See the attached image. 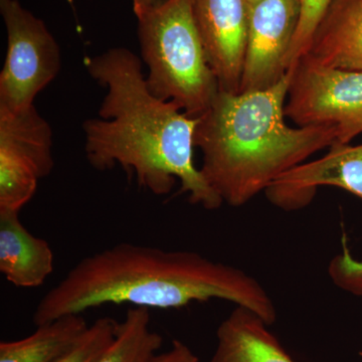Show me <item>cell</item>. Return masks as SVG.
<instances>
[{"mask_svg":"<svg viewBox=\"0 0 362 362\" xmlns=\"http://www.w3.org/2000/svg\"><path fill=\"white\" fill-rule=\"evenodd\" d=\"M93 80L106 94L96 118L86 120L85 153L100 171L119 166L151 194H181L209 211L223 202L194 161L197 118L150 92L141 59L127 47H113L86 59Z\"/></svg>","mask_w":362,"mask_h":362,"instance_id":"1","label":"cell"},{"mask_svg":"<svg viewBox=\"0 0 362 362\" xmlns=\"http://www.w3.org/2000/svg\"><path fill=\"white\" fill-rule=\"evenodd\" d=\"M211 299L245 307L269 326L277 318L265 288L239 268L197 252L120 243L81 259L42 298L33 320L42 325L105 305L177 309Z\"/></svg>","mask_w":362,"mask_h":362,"instance_id":"2","label":"cell"},{"mask_svg":"<svg viewBox=\"0 0 362 362\" xmlns=\"http://www.w3.org/2000/svg\"><path fill=\"white\" fill-rule=\"evenodd\" d=\"M292 70L266 90H221L197 118L194 147L204 180L223 204L242 206L281 175L337 142L330 127H291L285 106Z\"/></svg>","mask_w":362,"mask_h":362,"instance_id":"3","label":"cell"},{"mask_svg":"<svg viewBox=\"0 0 362 362\" xmlns=\"http://www.w3.org/2000/svg\"><path fill=\"white\" fill-rule=\"evenodd\" d=\"M150 92L199 118L220 92L195 23L194 0H166L138 18Z\"/></svg>","mask_w":362,"mask_h":362,"instance_id":"4","label":"cell"},{"mask_svg":"<svg viewBox=\"0 0 362 362\" xmlns=\"http://www.w3.org/2000/svg\"><path fill=\"white\" fill-rule=\"evenodd\" d=\"M7 51L0 73V112L16 113L35 106L62 68L61 47L44 21L18 0H0Z\"/></svg>","mask_w":362,"mask_h":362,"instance_id":"5","label":"cell"},{"mask_svg":"<svg viewBox=\"0 0 362 362\" xmlns=\"http://www.w3.org/2000/svg\"><path fill=\"white\" fill-rule=\"evenodd\" d=\"M290 70L287 118L300 127L332 128L340 144L362 134V71L327 68L309 56Z\"/></svg>","mask_w":362,"mask_h":362,"instance_id":"6","label":"cell"},{"mask_svg":"<svg viewBox=\"0 0 362 362\" xmlns=\"http://www.w3.org/2000/svg\"><path fill=\"white\" fill-rule=\"evenodd\" d=\"M52 129L35 106L0 112V213H21L51 175Z\"/></svg>","mask_w":362,"mask_h":362,"instance_id":"7","label":"cell"},{"mask_svg":"<svg viewBox=\"0 0 362 362\" xmlns=\"http://www.w3.org/2000/svg\"><path fill=\"white\" fill-rule=\"evenodd\" d=\"M299 13L298 0H263L251 6L239 93L269 89L287 75Z\"/></svg>","mask_w":362,"mask_h":362,"instance_id":"8","label":"cell"},{"mask_svg":"<svg viewBox=\"0 0 362 362\" xmlns=\"http://www.w3.org/2000/svg\"><path fill=\"white\" fill-rule=\"evenodd\" d=\"M247 0H194L195 23L220 90L238 94L246 54Z\"/></svg>","mask_w":362,"mask_h":362,"instance_id":"9","label":"cell"},{"mask_svg":"<svg viewBox=\"0 0 362 362\" xmlns=\"http://www.w3.org/2000/svg\"><path fill=\"white\" fill-rule=\"evenodd\" d=\"M321 187H339L362 199V144L334 143L325 156L281 175L265 194L274 206L298 211L313 201Z\"/></svg>","mask_w":362,"mask_h":362,"instance_id":"10","label":"cell"},{"mask_svg":"<svg viewBox=\"0 0 362 362\" xmlns=\"http://www.w3.org/2000/svg\"><path fill=\"white\" fill-rule=\"evenodd\" d=\"M306 56L327 68L362 71V0H334Z\"/></svg>","mask_w":362,"mask_h":362,"instance_id":"11","label":"cell"},{"mask_svg":"<svg viewBox=\"0 0 362 362\" xmlns=\"http://www.w3.org/2000/svg\"><path fill=\"white\" fill-rule=\"evenodd\" d=\"M54 262L47 240L28 232L20 214L0 213V272L11 285L40 287L54 272Z\"/></svg>","mask_w":362,"mask_h":362,"instance_id":"12","label":"cell"},{"mask_svg":"<svg viewBox=\"0 0 362 362\" xmlns=\"http://www.w3.org/2000/svg\"><path fill=\"white\" fill-rule=\"evenodd\" d=\"M268 327L254 312L235 306L218 327L211 362H295Z\"/></svg>","mask_w":362,"mask_h":362,"instance_id":"13","label":"cell"},{"mask_svg":"<svg viewBox=\"0 0 362 362\" xmlns=\"http://www.w3.org/2000/svg\"><path fill=\"white\" fill-rule=\"evenodd\" d=\"M83 315H68L37 326L30 337L0 343V362H54L88 329Z\"/></svg>","mask_w":362,"mask_h":362,"instance_id":"14","label":"cell"},{"mask_svg":"<svg viewBox=\"0 0 362 362\" xmlns=\"http://www.w3.org/2000/svg\"><path fill=\"white\" fill-rule=\"evenodd\" d=\"M149 309L133 307L118 324L115 337L95 362H149L162 344L151 329Z\"/></svg>","mask_w":362,"mask_h":362,"instance_id":"15","label":"cell"},{"mask_svg":"<svg viewBox=\"0 0 362 362\" xmlns=\"http://www.w3.org/2000/svg\"><path fill=\"white\" fill-rule=\"evenodd\" d=\"M119 322L110 317L98 319L77 342L54 362H95L115 337Z\"/></svg>","mask_w":362,"mask_h":362,"instance_id":"16","label":"cell"},{"mask_svg":"<svg viewBox=\"0 0 362 362\" xmlns=\"http://www.w3.org/2000/svg\"><path fill=\"white\" fill-rule=\"evenodd\" d=\"M299 1V20L291 49L288 56V70L294 68L300 59L308 54L312 39L317 28L322 21L334 0H298Z\"/></svg>","mask_w":362,"mask_h":362,"instance_id":"17","label":"cell"},{"mask_svg":"<svg viewBox=\"0 0 362 362\" xmlns=\"http://www.w3.org/2000/svg\"><path fill=\"white\" fill-rule=\"evenodd\" d=\"M342 246V254L331 262V278L342 289L356 295H362V261L352 257L345 238H343Z\"/></svg>","mask_w":362,"mask_h":362,"instance_id":"18","label":"cell"},{"mask_svg":"<svg viewBox=\"0 0 362 362\" xmlns=\"http://www.w3.org/2000/svg\"><path fill=\"white\" fill-rule=\"evenodd\" d=\"M149 362H199V359L187 344L175 340L170 349L163 354H156Z\"/></svg>","mask_w":362,"mask_h":362,"instance_id":"19","label":"cell"},{"mask_svg":"<svg viewBox=\"0 0 362 362\" xmlns=\"http://www.w3.org/2000/svg\"><path fill=\"white\" fill-rule=\"evenodd\" d=\"M166 0H132L133 11H134L137 18H140L144 14L149 13L151 9L156 8V6H160Z\"/></svg>","mask_w":362,"mask_h":362,"instance_id":"20","label":"cell"},{"mask_svg":"<svg viewBox=\"0 0 362 362\" xmlns=\"http://www.w3.org/2000/svg\"><path fill=\"white\" fill-rule=\"evenodd\" d=\"M259 1H263V0H247V4H249L250 7H251L258 4Z\"/></svg>","mask_w":362,"mask_h":362,"instance_id":"21","label":"cell"}]
</instances>
